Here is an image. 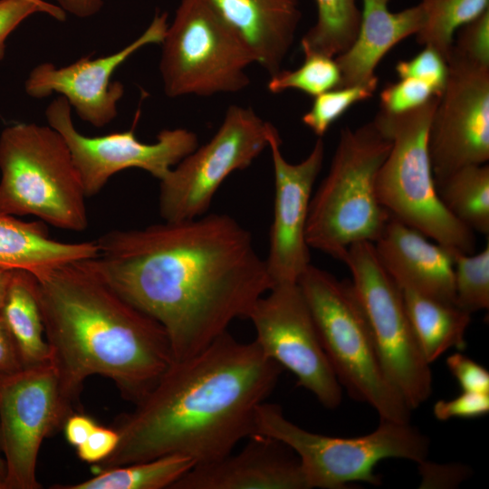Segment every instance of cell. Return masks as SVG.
Here are the masks:
<instances>
[{
  "label": "cell",
  "mask_w": 489,
  "mask_h": 489,
  "mask_svg": "<svg viewBox=\"0 0 489 489\" xmlns=\"http://www.w3.org/2000/svg\"><path fill=\"white\" fill-rule=\"evenodd\" d=\"M91 267L166 330L175 360L195 355L246 319L273 286L251 233L225 214H205L96 241Z\"/></svg>",
  "instance_id": "6da1fadb"
},
{
  "label": "cell",
  "mask_w": 489,
  "mask_h": 489,
  "mask_svg": "<svg viewBox=\"0 0 489 489\" xmlns=\"http://www.w3.org/2000/svg\"><path fill=\"white\" fill-rule=\"evenodd\" d=\"M283 369L254 340L241 342L225 331L195 355L175 360L134 411L116 420L118 446L96 467L171 454L197 465L230 454L254 435L256 409Z\"/></svg>",
  "instance_id": "7a4b0ae2"
},
{
  "label": "cell",
  "mask_w": 489,
  "mask_h": 489,
  "mask_svg": "<svg viewBox=\"0 0 489 489\" xmlns=\"http://www.w3.org/2000/svg\"><path fill=\"white\" fill-rule=\"evenodd\" d=\"M44 334L62 397L73 408L84 381L111 379L135 405L175 361L164 327L75 261L34 274Z\"/></svg>",
  "instance_id": "3957f363"
},
{
  "label": "cell",
  "mask_w": 489,
  "mask_h": 489,
  "mask_svg": "<svg viewBox=\"0 0 489 489\" xmlns=\"http://www.w3.org/2000/svg\"><path fill=\"white\" fill-rule=\"evenodd\" d=\"M390 139L374 120L344 128L329 172L312 196L306 225L310 248L340 260L354 244H374L389 219L376 193Z\"/></svg>",
  "instance_id": "277c9868"
},
{
  "label": "cell",
  "mask_w": 489,
  "mask_h": 489,
  "mask_svg": "<svg viewBox=\"0 0 489 489\" xmlns=\"http://www.w3.org/2000/svg\"><path fill=\"white\" fill-rule=\"evenodd\" d=\"M298 284L341 388L381 419L409 422L412 409L384 372L351 281L311 264Z\"/></svg>",
  "instance_id": "5b68a950"
},
{
  "label": "cell",
  "mask_w": 489,
  "mask_h": 489,
  "mask_svg": "<svg viewBox=\"0 0 489 489\" xmlns=\"http://www.w3.org/2000/svg\"><path fill=\"white\" fill-rule=\"evenodd\" d=\"M438 97L412 110L388 114L379 110L375 123L391 147L376 177V193L388 215L455 252H475V232L443 205L428 149V133Z\"/></svg>",
  "instance_id": "8992f818"
},
{
  "label": "cell",
  "mask_w": 489,
  "mask_h": 489,
  "mask_svg": "<svg viewBox=\"0 0 489 489\" xmlns=\"http://www.w3.org/2000/svg\"><path fill=\"white\" fill-rule=\"evenodd\" d=\"M0 213L33 215L53 226L83 231L85 191L71 151L50 126L17 123L0 135Z\"/></svg>",
  "instance_id": "52a82bcc"
},
{
  "label": "cell",
  "mask_w": 489,
  "mask_h": 489,
  "mask_svg": "<svg viewBox=\"0 0 489 489\" xmlns=\"http://www.w3.org/2000/svg\"><path fill=\"white\" fill-rule=\"evenodd\" d=\"M255 434L273 437L297 455L308 489H346L352 482L381 483L375 466L383 459L427 460L430 442L409 422L381 419L369 434L337 437L308 431L289 420L281 406L264 402L256 409Z\"/></svg>",
  "instance_id": "ba28073f"
},
{
  "label": "cell",
  "mask_w": 489,
  "mask_h": 489,
  "mask_svg": "<svg viewBox=\"0 0 489 489\" xmlns=\"http://www.w3.org/2000/svg\"><path fill=\"white\" fill-rule=\"evenodd\" d=\"M161 43L159 69L170 98L237 92L250 82L251 50L206 0H181Z\"/></svg>",
  "instance_id": "9c48e42d"
},
{
  "label": "cell",
  "mask_w": 489,
  "mask_h": 489,
  "mask_svg": "<svg viewBox=\"0 0 489 489\" xmlns=\"http://www.w3.org/2000/svg\"><path fill=\"white\" fill-rule=\"evenodd\" d=\"M367 316L386 376L413 410L432 393V372L408 319L402 292L372 243L351 244L341 259Z\"/></svg>",
  "instance_id": "30bf717a"
},
{
  "label": "cell",
  "mask_w": 489,
  "mask_h": 489,
  "mask_svg": "<svg viewBox=\"0 0 489 489\" xmlns=\"http://www.w3.org/2000/svg\"><path fill=\"white\" fill-rule=\"evenodd\" d=\"M270 122L251 108L232 105L208 142L182 158L160 179L159 213L165 221L206 214L225 179L249 167L268 147Z\"/></svg>",
  "instance_id": "8fae6325"
},
{
  "label": "cell",
  "mask_w": 489,
  "mask_h": 489,
  "mask_svg": "<svg viewBox=\"0 0 489 489\" xmlns=\"http://www.w3.org/2000/svg\"><path fill=\"white\" fill-rule=\"evenodd\" d=\"M73 408L64 399L50 362L0 378V443L4 489H39L37 458L43 441L63 427Z\"/></svg>",
  "instance_id": "7c38bea8"
},
{
  "label": "cell",
  "mask_w": 489,
  "mask_h": 489,
  "mask_svg": "<svg viewBox=\"0 0 489 489\" xmlns=\"http://www.w3.org/2000/svg\"><path fill=\"white\" fill-rule=\"evenodd\" d=\"M266 293L257 299L246 318L254 327V341L324 408H336L342 388L298 283L273 285Z\"/></svg>",
  "instance_id": "4fadbf2b"
},
{
  "label": "cell",
  "mask_w": 489,
  "mask_h": 489,
  "mask_svg": "<svg viewBox=\"0 0 489 489\" xmlns=\"http://www.w3.org/2000/svg\"><path fill=\"white\" fill-rule=\"evenodd\" d=\"M51 128L64 139L86 197L98 194L114 174L138 168L162 179L182 158L197 148V135L186 129H163L154 143L139 141L134 127L128 131L87 137L75 128L71 105L61 96L45 111Z\"/></svg>",
  "instance_id": "5bb4252c"
},
{
  "label": "cell",
  "mask_w": 489,
  "mask_h": 489,
  "mask_svg": "<svg viewBox=\"0 0 489 489\" xmlns=\"http://www.w3.org/2000/svg\"><path fill=\"white\" fill-rule=\"evenodd\" d=\"M446 85L434 110L428 149L435 181L489 159V69L451 50Z\"/></svg>",
  "instance_id": "9a60e30c"
},
{
  "label": "cell",
  "mask_w": 489,
  "mask_h": 489,
  "mask_svg": "<svg viewBox=\"0 0 489 489\" xmlns=\"http://www.w3.org/2000/svg\"><path fill=\"white\" fill-rule=\"evenodd\" d=\"M274 176L273 216L270 246L264 259L273 285L297 283L311 264L306 225L315 180L322 168L325 148L319 138L301 162H288L281 150L282 139L270 123L267 135Z\"/></svg>",
  "instance_id": "2e32d148"
},
{
  "label": "cell",
  "mask_w": 489,
  "mask_h": 489,
  "mask_svg": "<svg viewBox=\"0 0 489 489\" xmlns=\"http://www.w3.org/2000/svg\"><path fill=\"white\" fill-rule=\"evenodd\" d=\"M168 26V14L157 13L142 34L117 53L96 59L88 55L60 68L42 63L31 71L25 91L36 99L58 92L82 120L101 128L117 116V102L124 93L122 83L110 82L112 74L140 48L161 43Z\"/></svg>",
  "instance_id": "e0dca14e"
},
{
  "label": "cell",
  "mask_w": 489,
  "mask_h": 489,
  "mask_svg": "<svg viewBox=\"0 0 489 489\" xmlns=\"http://www.w3.org/2000/svg\"><path fill=\"white\" fill-rule=\"evenodd\" d=\"M247 439L236 454L195 465L170 489H308L290 447L260 434Z\"/></svg>",
  "instance_id": "ac0fdd59"
},
{
  "label": "cell",
  "mask_w": 489,
  "mask_h": 489,
  "mask_svg": "<svg viewBox=\"0 0 489 489\" xmlns=\"http://www.w3.org/2000/svg\"><path fill=\"white\" fill-rule=\"evenodd\" d=\"M389 216L373 244L378 258L401 289L455 304V251Z\"/></svg>",
  "instance_id": "d6986e66"
},
{
  "label": "cell",
  "mask_w": 489,
  "mask_h": 489,
  "mask_svg": "<svg viewBox=\"0 0 489 489\" xmlns=\"http://www.w3.org/2000/svg\"><path fill=\"white\" fill-rule=\"evenodd\" d=\"M243 38L254 62L270 76L282 64L294 40L300 0H206Z\"/></svg>",
  "instance_id": "ffe728a7"
},
{
  "label": "cell",
  "mask_w": 489,
  "mask_h": 489,
  "mask_svg": "<svg viewBox=\"0 0 489 489\" xmlns=\"http://www.w3.org/2000/svg\"><path fill=\"white\" fill-rule=\"evenodd\" d=\"M358 34L350 46L335 57L341 74L340 86L375 85V70L397 43L417 34L424 14L419 4L398 12L388 9L389 0H361Z\"/></svg>",
  "instance_id": "44dd1931"
},
{
  "label": "cell",
  "mask_w": 489,
  "mask_h": 489,
  "mask_svg": "<svg viewBox=\"0 0 489 489\" xmlns=\"http://www.w3.org/2000/svg\"><path fill=\"white\" fill-rule=\"evenodd\" d=\"M98 254L96 241L59 242L50 237L43 222H24L0 213V267L36 274Z\"/></svg>",
  "instance_id": "7402d4cb"
},
{
  "label": "cell",
  "mask_w": 489,
  "mask_h": 489,
  "mask_svg": "<svg viewBox=\"0 0 489 489\" xmlns=\"http://www.w3.org/2000/svg\"><path fill=\"white\" fill-rule=\"evenodd\" d=\"M400 290L415 336L427 363H433L452 348L460 351L465 349V332L471 313L454 303L408 289Z\"/></svg>",
  "instance_id": "603a6c76"
},
{
  "label": "cell",
  "mask_w": 489,
  "mask_h": 489,
  "mask_svg": "<svg viewBox=\"0 0 489 489\" xmlns=\"http://www.w3.org/2000/svg\"><path fill=\"white\" fill-rule=\"evenodd\" d=\"M0 316L15 342L24 368L50 362V348L33 273L14 270Z\"/></svg>",
  "instance_id": "cb8c5ba5"
},
{
  "label": "cell",
  "mask_w": 489,
  "mask_h": 489,
  "mask_svg": "<svg viewBox=\"0 0 489 489\" xmlns=\"http://www.w3.org/2000/svg\"><path fill=\"white\" fill-rule=\"evenodd\" d=\"M445 207L464 225L483 235L489 233V166L463 167L435 181Z\"/></svg>",
  "instance_id": "d4e9b609"
},
{
  "label": "cell",
  "mask_w": 489,
  "mask_h": 489,
  "mask_svg": "<svg viewBox=\"0 0 489 489\" xmlns=\"http://www.w3.org/2000/svg\"><path fill=\"white\" fill-rule=\"evenodd\" d=\"M196 462L189 456L171 454L149 461L116 466L82 482L54 485L55 489H163L171 486L188 472Z\"/></svg>",
  "instance_id": "484cf974"
},
{
  "label": "cell",
  "mask_w": 489,
  "mask_h": 489,
  "mask_svg": "<svg viewBox=\"0 0 489 489\" xmlns=\"http://www.w3.org/2000/svg\"><path fill=\"white\" fill-rule=\"evenodd\" d=\"M315 24L301 39L303 52L336 57L354 41L360 24L359 0H315Z\"/></svg>",
  "instance_id": "4316f807"
},
{
  "label": "cell",
  "mask_w": 489,
  "mask_h": 489,
  "mask_svg": "<svg viewBox=\"0 0 489 489\" xmlns=\"http://www.w3.org/2000/svg\"><path fill=\"white\" fill-rule=\"evenodd\" d=\"M424 21L417 41L447 61L456 32L489 10V0H420Z\"/></svg>",
  "instance_id": "83f0119b"
},
{
  "label": "cell",
  "mask_w": 489,
  "mask_h": 489,
  "mask_svg": "<svg viewBox=\"0 0 489 489\" xmlns=\"http://www.w3.org/2000/svg\"><path fill=\"white\" fill-rule=\"evenodd\" d=\"M301 66L292 71L280 70L270 76L267 89L272 93L296 90L316 97L340 87L341 74L335 57L315 52H303Z\"/></svg>",
  "instance_id": "f1b7e54d"
},
{
  "label": "cell",
  "mask_w": 489,
  "mask_h": 489,
  "mask_svg": "<svg viewBox=\"0 0 489 489\" xmlns=\"http://www.w3.org/2000/svg\"><path fill=\"white\" fill-rule=\"evenodd\" d=\"M455 304L473 313L489 307V244L479 253L454 254Z\"/></svg>",
  "instance_id": "f546056e"
},
{
  "label": "cell",
  "mask_w": 489,
  "mask_h": 489,
  "mask_svg": "<svg viewBox=\"0 0 489 489\" xmlns=\"http://www.w3.org/2000/svg\"><path fill=\"white\" fill-rule=\"evenodd\" d=\"M378 86H340L314 97L311 109L302 116V123L318 138L355 104L370 99Z\"/></svg>",
  "instance_id": "4dcf8cb0"
},
{
  "label": "cell",
  "mask_w": 489,
  "mask_h": 489,
  "mask_svg": "<svg viewBox=\"0 0 489 489\" xmlns=\"http://www.w3.org/2000/svg\"><path fill=\"white\" fill-rule=\"evenodd\" d=\"M434 97H439L427 83L413 78H399L379 93L380 110L399 114L417 109Z\"/></svg>",
  "instance_id": "1f68e13d"
},
{
  "label": "cell",
  "mask_w": 489,
  "mask_h": 489,
  "mask_svg": "<svg viewBox=\"0 0 489 489\" xmlns=\"http://www.w3.org/2000/svg\"><path fill=\"white\" fill-rule=\"evenodd\" d=\"M395 71L399 78H413L427 83L440 96L446 82L448 65L439 52L424 46L413 58L398 61Z\"/></svg>",
  "instance_id": "d6a6232c"
},
{
  "label": "cell",
  "mask_w": 489,
  "mask_h": 489,
  "mask_svg": "<svg viewBox=\"0 0 489 489\" xmlns=\"http://www.w3.org/2000/svg\"><path fill=\"white\" fill-rule=\"evenodd\" d=\"M452 50L470 62L489 69V10L462 26Z\"/></svg>",
  "instance_id": "836d02e7"
},
{
  "label": "cell",
  "mask_w": 489,
  "mask_h": 489,
  "mask_svg": "<svg viewBox=\"0 0 489 489\" xmlns=\"http://www.w3.org/2000/svg\"><path fill=\"white\" fill-rule=\"evenodd\" d=\"M45 13L62 21L65 12L45 0H0V62L5 58V42L10 34L28 16Z\"/></svg>",
  "instance_id": "e575fe53"
},
{
  "label": "cell",
  "mask_w": 489,
  "mask_h": 489,
  "mask_svg": "<svg viewBox=\"0 0 489 489\" xmlns=\"http://www.w3.org/2000/svg\"><path fill=\"white\" fill-rule=\"evenodd\" d=\"M489 412V394L462 391L448 400H437L433 407L435 417L440 421L451 418H474Z\"/></svg>",
  "instance_id": "d590c367"
},
{
  "label": "cell",
  "mask_w": 489,
  "mask_h": 489,
  "mask_svg": "<svg viewBox=\"0 0 489 489\" xmlns=\"http://www.w3.org/2000/svg\"><path fill=\"white\" fill-rule=\"evenodd\" d=\"M446 363L462 391L489 394V372L482 365L461 352L448 356Z\"/></svg>",
  "instance_id": "8d00e7d4"
},
{
  "label": "cell",
  "mask_w": 489,
  "mask_h": 489,
  "mask_svg": "<svg viewBox=\"0 0 489 489\" xmlns=\"http://www.w3.org/2000/svg\"><path fill=\"white\" fill-rule=\"evenodd\" d=\"M120 435L114 427L97 426L89 437L76 447L77 455L88 464H98L118 446Z\"/></svg>",
  "instance_id": "74e56055"
},
{
  "label": "cell",
  "mask_w": 489,
  "mask_h": 489,
  "mask_svg": "<svg viewBox=\"0 0 489 489\" xmlns=\"http://www.w3.org/2000/svg\"><path fill=\"white\" fill-rule=\"evenodd\" d=\"M418 465L422 476L421 488L452 487L461 483L467 473L465 466L458 465H437L425 460Z\"/></svg>",
  "instance_id": "f35d334b"
},
{
  "label": "cell",
  "mask_w": 489,
  "mask_h": 489,
  "mask_svg": "<svg viewBox=\"0 0 489 489\" xmlns=\"http://www.w3.org/2000/svg\"><path fill=\"white\" fill-rule=\"evenodd\" d=\"M24 368L15 342L0 316V378Z\"/></svg>",
  "instance_id": "ab89813d"
},
{
  "label": "cell",
  "mask_w": 489,
  "mask_h": 489,
  "mask_svg": "<svg viewBox=\"0 0 489 489\" xmlns=\"http://www.w3.org/2000/svg\"><path fill=\"white\" fill-rule=\"evenodd\" d=\"M97 426L91 417L73 412L63 425L66 440L76 448L89 437Z\"/></svg>",
  "instance_id": "60d3db41"
},
{
  "label": "cell",
  "mask_w": 489,
  "mask_h": 489,
  "mask_svg": "<svg viewBox=\"0 0 489 489\" xmlns=\"http://www.w3.org/2000/svg\"><path fill=\"white\" fill-rule=\"evenodd\" d=\"M63 11L79 17L93 15L101 8L102 0H56Z\"/></svg>",
  "instance_id": "b9f144b4"
},
{
  "label": "cell",
  "mask_w": 489,
  "mask_h": 489,
  "mask_svg": "<svg viewBox=\"0 0 489 489\" xmlns=\"http://www.w3.org/2000/svg\"><path fill=\"white\" fill-rule=\"evenodd\" d=\"M14 270L0 267V310L4 303V300L11 282Z\"/></svg>",
  "instance_id": "7bdbcfd3"
},
{
  "label": "cell",
  "mask_w": 489,
  "mask_h": 489,
  "mask_svg": "<svg viewBox=\"0 0 489 489\" xmlns=\"http://www.w3.org/2000/svg\"><path fill=\"white\" fill-rule=\"evenodd\" d=\"M5 479V464L4 458L0 456V489H4Z\"/></svg>",
  "instance_id": "ee69618b"
}]
</instances>
